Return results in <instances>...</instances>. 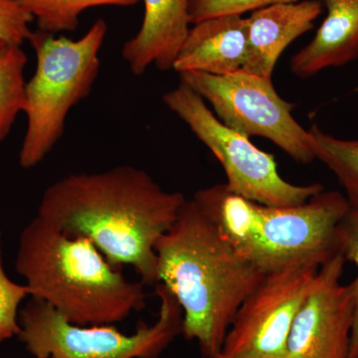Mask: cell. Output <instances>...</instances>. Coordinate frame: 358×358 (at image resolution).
<instances>
[{
    "instance_id": "603a6c76",
    "label": "cell",
    "mask_w": 358,
    "mask_h": 358,
    "mask_svg": "<svg viewBox=\"0 0 358 358\" xmlns=\"http://www.w3.org/2000/svg\"><path fill=\"white\" fill-rule=\"evenodd\" d=\"M36 358H51V357H36Z\"/></svg>"
},
{
    "instance_id": "5bb4252c",
    "label": "cell",
    "mask_w": 358,
    "mask_h": 358,
    "mask_svg": "<svg viewBox=\"0 0 358 358\" xmlns=\"http://www.w3.org/2000/svg\"><path fill=\"white\" fill-rule=\"evenodd\" d=\"M327 16L315 37L291 59L292 73L301 79L358 58V0H324Z\"/></svg>"
},
{
    "instance_id": "7c38bea8",
    "label": "cell",
    "mask_w": 358,
    "mask_h": 358,
    "mask_svg": "<svg viewBox=\"0 0 358 358\" xmlns=\"http://www.w3.org/2000/svg\"><path fill=\"white\" fill-rule=\"evenodd\" d=\"M145 16L138 32L122 46V56L136 76L155 65L166 72L189 33L192 0H141Z\"/></svg>"
},
{
    "instance_id": "44dd1931",
    "label": "cell",
    "mask_w": 358,
    "mask_h": 358,
    "mask_svg": "<svg viewBox=\"0 0 358 358\" xmlns=\"http://www.w3.org/2000/svg\"><path fill=\"white\" fill-rule=\"evenodd\" d=\"M33 21L16 0H0V38L22 45L31 36Z\"/></svg>"
},
{
    "instance_id": "7a4b0ae2",
    "label": "cell",
    "mask_w": 358,
    "mask_h": 358,
    "mask_svg": "<svg viewBox=\"0 0 358 358\" xmlns=\"http://www.w3.org/2000/svg\"><path fill=\"white\" fill-rule=\"evenodd\" d=\"M157 282L182 310L181 334L217 357L237 310L267 274L240 255L193 200L155 246Z\"/></svg>"
},
{
    "instance_id": "9a60e30c",
    "label": "cell",
    "mask_w": 358,
    "mask_h": 358,
    "mask_svg": "<svg viewBox=\"0 0 358 358\" xmlns=\"http://www.w3.org/2000/svg\"><path fill=\"white\" fill-rule=\"evenodd\" d=\"M26 64L27 55L22 45L0 38V145L16 117L24 113Z\"/></svg>"
},
{
    "instance_id": "8fae6325",
    "label": "cell",
    "mask_w": 358,
    "mask_h": 358,
    "mask_svg": "<svg viewBox=\"0 0 358 358\" xmlns=\"http://www.w3.org/2000/svg\"><path fill=\"white\" fill-rule=\"evenodd\" d=\"M322 13L319 0L272 4L252 11L248 20V51L244 72L272 79L282 52L313 28Z\"/></svg>"
},
{
    "instance_id": "9c48e42d",
    "label": "cell",
    "mask_w": 358,
    "mask_h": 358,
    "mask_svg": "<svg viewBox=\"0 0 358 358\" xmlns=\"http://www.w3.org/2000/svg\"><path fill=\"white\" fill-rule=\"evenodd\" d=\"M320 267L294 264L266 275L237 310L215 358H285L294 317Z\"/></svg>"
},
{
    "instance_id": "3957f363",
    "label": "cell",
    "mask_w": 358,
    "mask_h": 358,
    "mask_svg": "<svg viewBox=\"0 0 358 358\" xmlns=\"http://www.w3.org/2000/svg\"><path fill=\"white\" fill-rule=\"evenodd\" d=\"M15 268L32 298L77 326L115 324L145 307L143 282L129 281L91 240L68 236L37 216L21 233Z\"/></svg>"
},
{
    "instance_id": "d6986e66",
    "label": "cell",
    "mask_w": 358,
    "mask_h": 358,
    "mask_svg": "<svg viewBox=\"0 0 358 358\" xmlns=\"http://www.w3.org/2000/svg\"><path fill=\"white\" fill-rule=\"evenodd\" d=\"M300 0H192L189 7L190 23L195 25L201 21L218 16L238 14L243 15L272 4L292 3Z\"/></svg>"
},
{
    "instance_id": "5b68a950",
    "label": "cell",
    "mask_w": 358,
    "mask_h": 358,
    "mask_svg": "<svg viewBox=\"0 0 358 358\" xmlns=\"http://www.w3.org/2000/svg\"><path fill=\"white\" fill-rule=\"evenodd\" d=\"M108 33L103 20L78 40L34 30L29 42L36 55L34 75L26 83L27 128L20 164L36 166L57 145L72 108L87 98L101 68L100 52Z\"/></svg>"
},
{
    "instance_id": "2e32d148",
    "label": "cell",
    "mask_w": 358,
    "mask_h": 358,
    "mask_svg": "<svg viewBox=\"0 0 358 358\" xmlns=\"http://www.w3.org/2000/svg\"><path fill=\"white\" fill-rule=\"evenodd\" d=\"M315 159L336 176L352 208L358 209V140H343L317 126L308 129Z\"/></svg>"
},
{
    "instance_id": "277c9868",
    "label": "cell",
    "mask_w": 358,
    "mask_h": 358,
    "mask_svg": "<svg viewBox=\"0 0 358 358\" xmlns=\"http://www.w3.org/2000/svg\"><path fill=\"white\" fill-rule=\"evenodd\" d=\"M192 200L224 239L265 274L294 264L322 266L339 251V224L350 209L336 190H322L294 206H268L226 183L197 190Z\"/></svg>"
},
{
    "instance_id": "30bf717a",
    "label": "cell",
    "mask_w": 358,
    "mask_h": 358,
    "mask_svg": "<svg viewBox=\"0 0 358 358\" xmlns=\"http://www.w3.org/2000/svg\"><path fill=\"white\" fill-rule=\"evenodd\" d=\"M346 260L336 252L320 266L292 326L285 358H348L357 282L343 284Z\"/></svg>"
},
{
    "instance_id": "4fadbf2b",
    "label": "cell",
    "mask_w": 358,
    "mask_h": 358,
    "mask_svg": "<svg viewBox=\"0 0 358 358\" xmlns=\"http://www.w3.org/2000/svg\"><path fill=\"white\" fill-rule=\"evenodd\" d=\"M248 51V20L238 14L201 21L189 33L173 70L178 74L201 72L233 74L243 70Z\"/></svg>"
},
{
    "instance_id": "52a82bcc",
    "label": "cell",
    "mask_w": 358,
    "mask_h": 358,
    "mask_svg": "<svg viewBox=\"0 0 358 358\" xmlns=\"http://www.w3.org/2000/svg\"><path fill=\"white\" fill-rule=\"evenodd\" d=\"M164 103L220 162L233 192L268 206H294L324 190L320 183L296 185L282 178L272 155L223 124L187 85L180 83L164 94Z\"/></svg>"
},
{
    "instance_id": "6da1fadb",
    "label": "cell",
    "mask_w": 358,
    "mask_h": 358,
    "mask_svg": "<svg viewBox=\"0 0 358 358\" xmlns=\"http://www.w3.org/2000/svg\"><path fill=\"white\" fill-rule=\"evenodd\" d=\"M186 199L131 166L64 176L45 190L37 217L71 237L91 240L115 268L128 265L143 285L157 284V240Z\"/></svg>"
},
{
    "instance_id": "8992f818",
    "label": "cell",
    "mask_w": 358,
    "mask_h": 358,
    "mask_svg": "<svg viewBox=\"0 0 358 358\" xmlns=\"http://www.w3.org/2000/svg\"><path fill=\"white\" fill-rule=\"evenodd\" d=\"M155 294L160 301L157 322H141L131 334L112 324H71L46 301L32 298L20 312L18 338L36 357L159 358L181 334L182 310L162 282L155 286Z\"/></svg>"
},
{
    "instance_id": "7402d4cb",
    "label": "cell",
    "mask_w": 358,
    "mask_h": 358,
    "mask_svg": "<svg viewBox=\"0 0 358 358\" xmlns=\"http://www.w3.org/2000/svg\"><path fill=\"white\" fill-rule=\"evenodd\" d=\"M353 358H358V350H357V355H355V357Z\"/></svg>"
},
{
    "instance_id": "ba28073f",
    "label": "cell",
    "mask_w": 358,
    "mask_h": 358,
    "mask_svg": "<svg viewBox=\"0 0 358 358\" xmlns=\"http://www.w3.org/2000/svg\"><path fill=\"white\" fill-rule=\"evenodd\" d=\"M179 78L210 103L228 128L249 138H267L300 164L315 162L310 133L296 121L294 106L279 96L272 79L244 71L223 76L185 72Z\"/></svg>"
},
{
    "instance_id": "ac0fdd59",
    "label": "cell",
    "mask_w": 358,
    "mask_h": 358,
    "mask_svg": "<svg viewBox=\"0 0 358 358\" xmlns=\"http://www.w3.org/2000/svg\"><path fill=\"white\" fill-rule=\"evenodd\" d=\"M28 296H31L29 287L11 281L4 272L0 232V343L20 334L18 308Z\"/></svg>"
},
{
    "instance_id": "ffe728a7",
    "label": "cell",
    "mask_w": 358,
    "mask_h": 358,
    "mask_svg": "<svg viewBox=\"0 0 358 358\" xmlns=\"http://www.w3.org/2000/svg\"><path fill=\"white\" fill-rule=\"evenodd\" d=\"M339 251L343 253L346 262L350 261L358 268V209L352 208L343 219L338 227ZM357 282V305H355V320L350 338V355L348 358H353L358 350V277Z\"/></svg>"
},
{
    "instance_id": "e0dca14e",
    "label": "cell",
    "mask_w": 358,
    "mask_h": 358,
    "mask_svg": "<svg viewBox=\"0 0 358 358\" xmlns=\"http://www.w3.org/2000/svg\"><path fill=\"white\" fill-rule=\"evenodd\" d=\"M32 16L37 29L57 35L75 32L85 10L98 6H136L141 0H16Z\"/></svg>"
}]
</instances>
